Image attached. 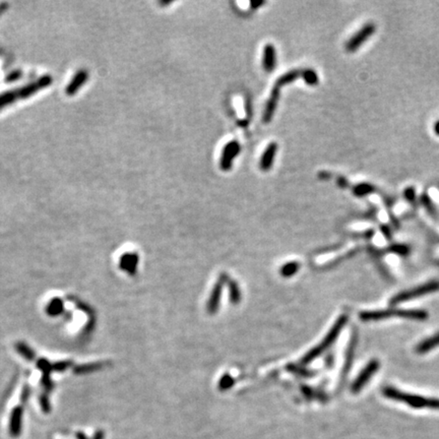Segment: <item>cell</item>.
<instances>
[{
	"label": "cell",
	"mask_w": 439,
	"mask_h": 439,
	"mask_svg": "<svg viewBox=\"0 0 439 439\" xmlns=\"http://www.w3.org/2000/svg\"><path fill=\"white\" fill-rule=\"evenodd\" d=\"M382 392L388 399L407 404L415 409H431L439 411V399H430L422 395L406 393L393 388H385Z\"/></svg>",
	"instance_id": "1"
},
{
	"label": "cell",
	"mask_w": 439,
	"mask_h": 439,
	"mask_svg": "<svg viewBox=\"0 0 439 439\" xmlns=\"http://www.w3.org/2000/svg\"><path fill=\"white\" fill-rule=\"evenodd\" d=\"M391 317H399L412 320H425L428 317L427 312L424 310H379V311H365L360 314V318L363 321L381 320Z\"/></svg>",
	"instance_id": "2"
},
{
	"label": "cell",
	"mask_w": 439,
	"mask_h": 439,
	"mask_svg": "<svg viewBox=\"0 0 439 439\" xmlns=\"http://www.w3.org/2000/svg\"><path fill=\"white\" fill-rule=\"evenodd\" d=\"M438 290H439V282H436V281L429 282V283L424 284L422 286H419V287L411 289V290L404 291V292L400 293V294L395 295L392 299V304L394 305V304H398V303H402V302L412 300L414 298H418V297L431 294V293L436 292Z\"/></svg>",
	"instance_id": "3"
},
{
	"label": "cell",
	"mask_w": 439,
	"mask_h": 439,
	"mask_svg": "<svg viewBox=\"0 0 439 439\" xmlns=\"http://www.w3.org/2000/svg\"><path fill=\"white\" fill-rule=\"evenodd\" d=\"M375 25L367 24L365 25L358 33L355 34L346 45V49L348 52H355L358 50V48L363 45L366 41H367L375 32Z\"/></svg>",
	"instance_id": "4"
},
{
	"label": "cell",
	"mask_w": 439,
	"mask_h": 439,
	"mask_svg": "<svg viewBox=\"0 0 439 439\" xmlns=\"http://www.w3.org/2000/svg\"><path fill=\"white\" fill-rule=\"evenodd\" d=\"M379 368V362L377 360H372L371 362L368 363V365L361 371L358 377L355 379L353 385H352V392L354 393L359 392L363 386L369 381V379L374 375V373L378 370Z\"/></svg>",
	"instance_id": "5"
},
{
	"label": "cell",
	"mask_w": 439,
	"mask_h": 439,
	"mask_svg": "<svg viewBox=\"0 0 439 439\" xmlns=\"http://www.w3.org/2000/svg\"><path fill=\"white\" fill-rule=\"evenodd\" d=\"M24 409L22 406H16L12 411L9 419V434L13 437H18L22 433Z\"/></svg>",
	"instance_id": "6"
},
{
	"label": "cell",
	"mask_w": 439,
	"mask_h": 439,
	"mask_svg": "<svg viewBox=\"0 0 439 439\" xmlns=\"http://www.w3.org/2000/svg\"><path fill=\"white\" fill-rule=\"evenodd\" d=\"M239 151H240V146L237 141H231L225 146L222 159H221V168L223 170H229L230 168H231L232 161L238 155Z\"/></svg>",
	"instance_id": "7"
},
{
	"label": "cell",
	"mask_w": 439,
	"mask_h": 439,
	"mask_svg": "<svg viewBox=\"0 0 439 439\" xmlns=\"http://www.w3.org/2000/svg\"><path fill=\"white\" fill-rule=\"evenodd\" d=\"M278 150V144L277 143H270L268 145V148L267 149V151L265 152L264 156H263V158H261V161H260V168L263 169V170H268L271 165H273V161H274V158H275V154H276V151Z\"/></svg>",
	"instance_id": "8"
},
{
	"label": "cell",
	"mask_w": 439,
	"mask_h": 439,
	"mask_svg": "<svg viewBox=\"0 0 439 439\" xmlns=\"http://www.w3.org/2000/svg\"><path fill=\"white\" fill-rule=\"evenodd\" d=\"M436 347H439V332H437L435 336H433L431 338H428L427 340L421 342L417 346L416 352L418 354H425Z\"/></svg>",
	"instance_id": "9"
},
{
	"label": "cell",
	"mask_w": 439,
	"mask_h": 439,
	"mask_svg": "<svg viewBox=\"0 0 439 439\" xmlns=\"http://www.w3.org/2000/svg\"><path fill=\"white\" fill-rule=\"evenodd\" d=\"M64 309V304L63 301H62L60 298H53L46 306V313L51 316V317H55L60 315L62 312H63Z\"/></svg>",
	"instance_id": "10"
},
{
	"label": "cell",
	"mask_w": 439,
	"mask_h": 439,
	"mask_svg": "<svg viewBox=\"0 0 439 439\" xmlns=\"http://www.w3.org/2000/svg\"><path fill=\"white\" fill-rule=\"evenodd\" d=\"M276 64V53L273 45H267L265 48L264 55V67L267 71H271L275 68Z\"/></svg>",
	"instance_id": "11"
},
{
	"label": "cell",
	"mask_w": 439,
	"mask_h": 439,
	"mask_svg": "<svg viewBox=\"0 0 439 439\" xmlns=\"http://www.w3.org/2000/svg\"><path fill=\"white\" fill-rule=\"evenodd\" d=\"M16 349L18 352V354L22 355V356L28 361H33L36 357V354L33 351V349L29 347L26 343L17 342L16 344Z\"/></svg>",
	"instance_id": "12"
},
{
	"label": "cell",
	"mask_w": 439,
	"mask_h": 439,
	"mask_svg": "<svg viewBox=\"0 0 439 439\" xmlns=\"http://www.w3.org/2000/svg\"><path fill=\"white\" fill-rule=\"evenodd\" d=\"M102 367L101 363H90V364H83L78 365L75 367V372L77 374H87L89 372L96 371Z\"/></svg>",
	"instance_id": "13"
},
{
	"label": "cell",
	"mask_w": 439,
	"mask_h": 439,
	"mask_svg": "<svg viewBox=\"0 0 439 439\" xmlns=\"http://www.w3.org/2000/svg\"><path fill=\"white\" fill-rule=\"evenodd\" d=\"M301 77L304 78V80L309 86H315L318 83V77L316 75V72L312 69L303 70Z\"/></svg>",
	"instance_id": "14"
},
{
	"label": "cell",
	"mask_w": 439,
	"mask_h": 439,
	"mask_svg": "<svg viewBox=\"0 0 439 439\" xmlns=\"http://www.w3.org/2000/svg\"><path fill=\"white\" fill-rule=\"evenodd\" d=\"M373 191H374L373 186H371L369 184H365V183L355 186V188H354V193L357 196H365Z\"/></svg>",
	"instance_id": "15"
},
{
	"label": "cell",
	"mask_w": 439,
	"mask_h": 439,
	"mask_svg": "<svg viewBox=\"0 0 439 439\" xmlns=\"http://www.w3.org/2000/svg\"><path fill=\"white\" fill-rule=\"evenodd\" d=\"M37 367L43 372V375H50V372L53 370L52 369V364L45 358H41L37 361Z\"/></svg>",
	"instance_id": "16"
},
{
	"label": "cell",
	"mask_w": 439,
	"mask_h": 439,
	"mask_svg": "<svg viewBox=\"0 0 439 439\" xmlns=\"http://www.w3.org/2000/svg\"><path fill=\"white\" fill-rule=\"evenodd\" d=\"M39 402H40V406H41L42 411H43L46 414L51 412V404H50V401H49V398H48L47 394H45V393L41 394L40 398H39Z\"/></svg>",
	"instance_id": "17"
},
{
	"label": "cell",
	"mask_w": 439,
	"mask_h": 439,
	"mask_svg": "<svg viewBox=\"0 0 439 439\" xmlns=\"http://www.w3.org/2000/svg\"><path fill=\"white\" fill-rule=\"evenodd\" d=\"M70 366H72V362L70 360L59 361L57 363L52 364V369L58 371V372H62V371H65L66 369H68Z\"/></svg>",
	"instance_id": "18"
},
{
	"label": "cell",
	"mask_w": 439,
	"mask_h": 439,
	"mask_svg": "<svg viewBox=\"0 0 439 439\" xmlns=\"http://www.w3.org/2000/svg\"><path fill=\"white\" fill-rule=\"evenodd\" d=\"M42 385L44 386L47 392H50L52 390V388H53V383H52L50 379V375H43V377H42Z\"/></svg>",
	"instance_id": "19"
},
{
	"label": "cell",
	"mask_w": 439,
	"mask_h": 439,
	"mask_svg": "<svg viewBox=\"0 0 439 439\" xmlns=\"http://www.w3.org/2000/svg\"><path fill=\"white\" fill-rule=\"evenodd\" d=\"M29 395H30V389L28 388V386H26L23 391L22 396H20V401H22V403H26L28 401Z\"/></svg>",
	"instance_id": "20"
},
{
	"label": "cell",
	"mask_w": 439,
	"mask_h": 439,
	"mask_svg": "<svg viewBox=\"0 0 439 439\" xmlns=\"http://www.w3.org/2000/svg\"><path fill=\"white\" fill-rule=\"evenodd\" d=\"M393 250H394V252H396V253L406 254L407 251H408V248L406 246H404V245H398V246L393 247Z\"/></svg>",
	"instance_id": "21"
},
{
	"label": "cell",
	"mask_w": 439,
	"mask_h": 439,
	"mask_svg": "<svg viewBox=\"0 0 439 439\" xmlns=\"http://www.w3.org/2000/svg\"><path fill=\"white\" fill-rule=\"evenodd\" d=\"M105 438V433H104L103 430H97L95 435H94L93 439H104Z\"/></svg>",
	"instance_id": "22"
},
{
	"label": "cell",
	"mask_w": 439,
	"mask_h": 439,
	"mask_svg": "<svg viewBox=\"0 0 439 439\" xmlns=\"http://www.w3.org/2000/svg\"><path fill=\"white\" fill-rule=\"evenodd\" d=\"M77 439H89V437L81 431L77 433Z\"/></svg>",
	"instance_id": "23"
},
{
	"label": "cell",
	"mask_w": 439,
	"mask_h": 439,
	"mask_svg": "<svg viewBox=\"0 0 439 439\" xmlns=\"http://www.w3.org/2000/svg\"><path fill=\"white\" fill-rule=\"evenodd\" d=\"M434 130H435V133L437 135H439V121H437L436 124L434 125Z\"/></svg>",
	"instance_id": "24"
}]
</instances>
